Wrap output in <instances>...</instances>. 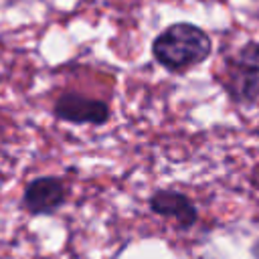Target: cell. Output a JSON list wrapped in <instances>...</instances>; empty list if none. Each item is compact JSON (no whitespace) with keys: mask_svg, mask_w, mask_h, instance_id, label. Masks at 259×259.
<instances>
[{"mask_svg":"<svg viewBox=\"0 0 259 259\" xmlns=\"http://www.w3.org/2000/svg\"><path fill=\"white\" fill-rule=\"evenodd\" d=\"M212 53L210 34L192 22H174L152 40V55L170 73H184Z\"/></svg>","mask_w":259,"mask_h":259,"instance_id":"6da1fadb","label":"cell"},{"mask_svg":"<svg viewBox=\"0 0 259 259\" xmlns=\"http://www.w3.org/2000/svg\"><path fill=\"white\" fill-rule=\"evenodd\" d=\"M219 81L233 101L259 103V40H249L233 51L223 63Z\"/></svg>","mask_w":259,"mask_h":259,"instance_id":"7a4b0ae2","label":"cell"},{"mask_svg":"<svg viewBox=\"0 0 259 259\" xmlns=\"http://www.w3.org/2000/svg\"><path fill=\"white\" fill-rule=\"evenodd\" d=\"M53 115L61 121L75 123V125H103L109 121L111 109L103 99L79 93V91H65L53 103Z\"/></svg>","mask_w":259,"mask_h":259,"instance_id":"3957f363","label":"cell"},{"mask_svg":"<svg viewBox=\"0 0 259 259\" xmlns=\"http://www.w3.org/2000/svg\"><path fill=\"white\" fill-rule=\"evenodd\" d=\"M65 198V184L57 176H38L26 184L22 204L30 214H53L63 206Z\"/></svg>","mask_w":259,"mask_h":259,"instance_id":"277c9868","label":"cell"},{"mask_svg":"<svg viewBox=\"0 0 259 259\" xmlns=\"http://www.w3.org/2000/svg\"><path fill=\"white\" fill-rule=\"evenodd\" d=\"M150 210L176 221L180 229H190L198 221V210L192 200L178 190H156L150 196Z\"/></svg>","mask_w":259,"mask_h":259,"instance_id":"5b68a950","label":"cell"}]
</instances>
